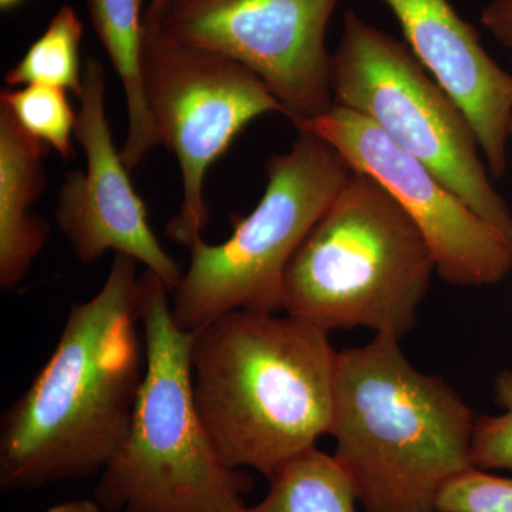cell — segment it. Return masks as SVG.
Returning a JSON list of instances; mask_svg holds the SVG:
<instances>
[{
    "instance_id": "1",
    "label": "cell",
    "mask_w": 512,
    "mask_h": 512,
    "mask_svg": "<svg viewBox=\"0 0 512 512\" xmlns=\"http://www.w3.org/2000/svg\"><path fill=\"white\" fill-rule=\"evenodd\" d=\"M137 264L114 254L100 291L72 306L55 352L3 414V491L103 473L126 444L147 366Z\"/></svg>"
},
{
    "instance_id": "2",
    "label": "cell",
    "mask_w": 512,
    "mask_h": 512,
    "mask_svg": "<svg viewBox=\"0 0 512 512\" xmlns=\"http://www.w3.org/2000/svg\"><path fill=\"white\" fill-rule=\"evenodd\" d=\"M190 355L195 412L228 468L269 480L329 433L339 352L325 329L234 311L194 330Z\"/></svg>"
},
{
    "instance_id": "3",
    "label": "cell",
    "mask_w": 512,
    "mask_h": 512,
    "mask_svg": "<svg viewBox=\"0 0 512 512\" xmlns=\"http://www.w3.org/2000/svg\"><path fill=\"white\" fill-rule=\"evenodd\" d=\"M375 335L342 350L329 436L362 512H439L441 490L471 466L476 414L439 376Z\"/></svg>"
},
{
    "instance_id": "4",
    "label": "cell",
    "mask_w": 512,
    "mask_h": 512,
    "mask_svg": "<svg viewBox=\"0 0 512 512\" xmlns=\"http://www.w3.org/2000/svg\"><path fill=\"white\" fill-rule=\"evenodd\" d=\"M433 274V254L409 215L352 170L286 269L282 311L329 333L365 328L402 342Z\"/></svg>"
},
{
    "instance_id": "5",
    "label": "cell",
    "mask_w": 512,
    "mask_h": 512,
    "mask_svg": "<svg viewBox=\"0 0 512 512\" xmlns=\"http://www.w3.org/2000/svg\"><path fill=\"white\" fill-rule=\"evenodd\" d=\"M163 279L138 276L146 377L130 434L94 488L107 512H247L252 480L220 460L192 399V332L175 323Z\"/></svg>"
},
{
    "instance_id": "6",
    "label": "cell",
    "mask_w": 512,
    "mask_h": 512,
    "mask_svg": "<svg viewBox=\"0 0 512 512\" xmlns=\"http://www.w3.org/2000/svg\"><path fill=\"white\" fill-rule=\"evenodd\" d=\"M350 171L335 148L299 130L291 151L266 161L255 210L231 215V237L218 245L200 238L188 248L190 266L173 291L175 323L194 332L229 312H281L286 269Z\"/></svg>"
},
{
    "instance_id": "7",
    "label": "cell",
    "mask_w": 512,
    "mask_h": 512,
    "mask_svg": "<svg viewBox=\"0 0 512 512\" xmlns=\"http://www.w3.org/2000/svg\"><path fill=\"white\" fill-rule=\"evenodd\" d=\"M330 86L336 106L375 123L512 247V212L491 183L470 121L406 43L349 10L330 57Z\"/></svg>"
},
{
    "instance_id": "8",
    "label": "cell",
    "mask_w": 512,
    "mask_h": 512,
    "mask_svg": "<svg viewBox=\"0 0 512 512\" xmlns=\"http://www.w3.org/2000/svg\"><path fill=\"white\" fill-rule=\"evenodd\" d=\"M141 77L160 146L173 151L184 198L167 235L190 248L210 220L205 175L238 134L265 114H284L265 83L235 60L181 45L144 19Z\"/></svg>"
},
{
    "instance_id": "9",
    "label": "cell",
    "mask_w": 512,
    "mask_h": 512,
    "mask_svg": "<svg viewBox=\"0 0 512 512\" xmlns=\"http://www.w3.org/2000/svg\"><path fill=\"white\" fill-rule=\"evenodd\" d=\"M339 2L168 0L158 18L148 20L174 42L247 67L299 127L335 106L326 35Z\"/></svg>"
},
{
    "instance_id": "10",
    "label": "cell",
    "mask_w": 512,
    "mask_h": 512,
    "mask_svg": "<svg viewBox=\"0 0 512 512\" xmlns=\"http://www.w3.org/2000/svg\"><path fill=\"white\" fill-rule=\"evenodd\" d=\"M296 128L322 138L352 170L369 175L392 195L429 245L444 282L480 288L510 274L508 239L362 114L335 104Z\"/></svg>"
},
{
    "instance_id": "11",
    "label": "cell",
    "mask_w": 512,
    "mask_h": 512,
    "mask_svg": "<svg viewBox=\"0 0 512 512\" xmlns=\"http://www.w3.org/2000/svg\"><path fill=\"white\" fill-rule=\"evenodd\" d=\"M76 137L86 168L66 174L59 192L56 222L82 264L99 261L107 251L126 254L163 279L168 291L184 272L165 252L148 224L146 204L134 190L130 171L114 144L106 116V70L87 57Z\"/></svg>"
},
{
    "instance_id": "12",
    "label": "cell",
    "mask_w": 512,
    "mask_h": 512,
    "mask_svg": "<svg viewBox=\"0 0 512 512\" xmlns=\"http://www.w3.org/2000/svg\"><path fill=\"white\" fill-rule=\"evenodd\" d=\"M402 26L406 45L466 114L491 177L507 173L512 74L488 55L477 29L448 0H382Z\"/></svg>"
},
{
    "instance_id": "13",
    "label": "cell",
    "mask_w": 512,
    "mask_h": 512,
    "mask_svg": "<svg viewBox=\"0 0 512 512\" xmlns=\"http://www.w3.org/2000/svg\"><path fill=\"white\" fill-rule=\"evenodd\" d=\"M50 147L26 130L0 103V288L13 291L50 235V225L33 211L46 190L45 158Z\"/></svg>"
},
{
    "instance_id": "14",
    "label": "cell",
    "mask_w": 512,
    "mask_h": 512,
    "mask_svg": "<svg viewBox=\"0 0 512 512\" xmlns=\"http://www.w3.org/2000/svg\"><path fill=\"white\" fill-rule=\"evenodd\" d=\"M144 0H87L94 32L106 50L126 93L128 133L121 158L134 171L153 148L160 146L148 110L141 77Z\"/></svg>"
},
{
    "instance_id": "15",
    "label": "cell",
    "mask_w": 512,
    "mask_h": 512,
    "mask_svg": "<svg viewBox=\"0 0 512 512\" xmlns=\"http://www.w3.org/2000/svg\"><path fill=\"white\" fill-rule=\"evenodd\" d=\"M269 485L264 500L247 512H362L348 474L318 447L286 464Z\"/></svg>"
},
{
    "instance_id": "16",
    "label": "cell",
    "mask_w": 512,
    "mask_h": 512,
    "mask_svg": "<svg viewBox=\"0 0 512 512\" xmlns=\"http://www.w3.org/2000/svg\"><path fill=\"white\" fill-rule=\"evenodd\" d=\"M83 32L76 10L69 5L62 6L43 35L6 73V84L10 87L46 84L80 97L83 92L84 66L80 62Z\"/></svg>"
},
{
    "instance_id": "17",
    "label": "cell",
    "mask_w": 512,
    "mask_h": 512,
    "mask_svg": "<svg viewBox=\"0 0 512 512\" xmlns=\"http://www.w3.org/2000/svg\"><path fill=\"white\" fill-rule=\"evenodd\" d=\"M0 103L12 111L33 137L55 148L64 160H72L77 113L70 106L67 90L46 84H29L3 90Z\"/></svg>"
},
{
    "instance_id": "18",
    "label": "cell",
    "mask_w": 512,
    "mask_h": 512,
    "mask_svg": "<svg viewBox=\"0 0 512 512\" xmlns=\"http://www.w3.org/2000/svg\"><path fill=\"white\" fill-rule=\"evenodd\" d=\"M494 400L497 416H477L471 437V466L483 471H512V370L498 373Z\"/></svg>"
},
{
    "instance_id": "19",
    "label": "cell",
    "mask_w": 512,
    "mask_h": 512,
    "mask_svg": "<svg viewBox=\"0 0 512 512\" xmlns=\"http://www.w3.org/2000/svg\"><path fill=\"white\" fill-rule=\"evenodd\" d=\"M439 512H512V478L470 468L444 485Z\"/></svg>"
},
{
    "instance_id": "20",
    "label": "cell",
    "mask_w": 512,
    "mask_h": 512,
    "mask_svg": "<svg viewBox=\"0 0 512 512\" xmlns=\"http://www.w3.org/2000/svg\"><path fill=\"white\" fill-rule=\"evenodd\" d=\"M481 23L494 39L512 50V0H490L481 12Z\"/></svg>"
},
{
    "instance_id": "21",
    "label": "cell",
    "mask_w": 512,
    "mask_h": 512,
    "mask_svg": "<svg viewBox=\"0 0 512 512\" xmlns=\"http://www.w3.org/2000/svg\"><path fill=\"white\" fill-rule=\"evenodd\" d=\"M43 512H104L99 504L90 500H74L69 503L55 505Z\"/></svg>"
},
{
    "instance_id": "22",
    "label": "cell",
    "mask_w": 512,
    "mask_h": 512,
    "mask_svg": "<svg viewBox=\"0 0 512 512\" xmlns=\"http://www.w3.org/2000/svg\"><path fill=\"white\" fill-rule=\"evenodd\" d=\"M167 2L168 0H150V5L144 12V18L157 19Z\"/></svg>"
},
{
    "instance_id": "23",
    "label": "cell",
    "mask_w": 512,
    "mask_h": 512,
    "mask_svg": "<svg viewBox=\"0 0 512 512\" xmlns=\"http://www.w3.org/2000/svg\"><path fill=\"white\" fill-rule=\"evenodd\" d=\"M23 2L25 0H0V9H2V12H9V10L18 8Z\"/></svg>"
},
{
    "instance_id": "24",
    "label": "cell",
    "mask_w": 512,
    "mask_h": 512,
    "mask_svg": "<svg viewBox=\"0 0 512 512\" xmlns=\"http://www.w3.org/2000/svg\"><path fill=\"white\" fill-rule=\"evenodd\" d=\"M510 138L512 140V120H511V126H510Z\"/></svg>"
}]
</instances>
